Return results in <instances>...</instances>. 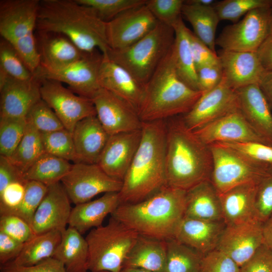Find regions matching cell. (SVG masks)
<instances>
[{
  "instance_id": "6da1fadb",
  "label": "cell",
  "mask_w": 272,
  "mask_h": 272,
  "mask_svg": "<svg viewBox=\"0 0 272 272\" xmlns=\"http://www.w3.org/2000/svg\"><path fill=\"white\" fill-rule=\"evenodd\" d=\"M165 122L167 185L187 191L211 180L213 159L210 146L187 127L182 116Z\"/></svg>"
},
{
  "instance_id": "7a4b0ae2",
  "label": "cell",
  "mask_w": 272,
  "mask_h": 272,
  "mask_svg": "<svg viewBox=\"0 0 272 272\" xmlns=\"http://www.w3.org/2000/svg\"><path fill=\"white\" fill-rule=\"evenodd\" d=\"M165 120L142 122V137L119 192L120 204L142 201L167 186Z\"/></svg>"
},
{
  "instance_id": "3957f363",
  "label": "cell",
  "mask_w": 272,
  "mask_h": 272,
  "mask_svg": "<svg viewBox=\"0 0 272 272\" xmlns=\"http://www.w3.org/2000/svg\"><path fill=\"white\" fill-rule=\"evenodd\" d=\"M36 31L62 34L85 52L109 49L106 22L77 0L40 1Z\"/></svg>"
},
{
  "instance_id": "277c9868",
  "label": "cell",
  "mask_w": 272,
  "mask_h": 272,
  "mask_svg": "<svg viewBox=\"0 0 272 272\" xmlns=\"http://www.w3.org/2000/svg\"><path fill=\"white\" fill-rule=\"evenodd\" d=\"M186 195L167 185L139 202L120 204L111 215L139 234L167 240L184 217Z\"/></svg>"
},
{
  "instance_id": "5b68a950",
  "label": "cell",
  "mask_w": 272,
  "mask_h": 272,
  "mask_svg": "<svg viewBox=\"0 0 272 272\" xmlns=\"http://www.w3.org/2000/svg\"><path fill=\"white\" fill-rule=\"evenodd\" d=\"M178 76L172 47L145 86L138 109L142 122L165 120L187 113L202 95Z\"/></svg>"
},
{
  "instance_id": "8992f818",
  "label": "cell",
  "mask_w": 272,
  "mask_h": 272,
  "mask_svg": "<svg viewBox=\"0 0 272 272\" xmlns=\"http://www.w3.org/2000/svg\"><path fill=\"white\" fill-rule=\"evenodd\" d=\"M39 0H1L0 35L17 50L34 74L40 66L35 31Z\"/></svg>"
},
{
  "instance_id": "52a82bcc",
  "label": "cell",
  "mask_w": 272,
  "mask_h": 272,
  "mask_svg": "<svg viewBox=\"0 0 272 272\" xmlns=\"http://www.w3.org/2000/svg\"><path fill=\"white\" fill-rule=\"evenodd\" d=\"M174 40L173 28L158 22L134 44L121 50L109 49L106 54L145 86L172 48Z\"/></svg>"
},
{
  "instance_id": "ba28073f",
  "label": "cell",
  "mask_w": 272,
  "mask_h": 272,
  "mask_svg": "<svg viewBox=\"0 0 272 272\" xmlns=\"http://www.w3.org/2000/svg\"><path fill=\"white\" fill-rule=\"evenodd\" d=\"M139 234L111 216L106 225L92 229L87 235L90 272H119Z\"/></svg>"
},
{
  "instance_id": "9c48e42d",
  "label": "cell",
  "mask_w": 272,
  "mask_h": 272,
  "mask_svg": "<svg viewBox=\"0 0 272 272\" xmlns=\"http://www.w3.org/2000/svg\"><path fill=\"white\" fill-rule=\"evenodd\" d=\"M209 146L213 159L211 181L219 194L240 184L259 183L270 164L249 160L220 144Z\"/></svg>"
},
{
  "instance_id": "30bf717a",
  "label": "cell",
  "mask_w": 272,
  "mask_h": 272,
  "mask_svg": "<svg viewBox=\"0 0 272 272\" xmlns=\"http://www.w3.org/2000/svg\"><path fill=\"white\" fill-rule=\"evenodd\" d=\"M272 7L251 11L244 18L225 27L216 44L227 51L256 52L269 35Z\"/></svg>"
},
{
  "instance_id": "8fae6325",
  "label": "cell",
  "mask_w": 272,
  "mask_h": 272,
  "mask_svg": "<svg viewBox=\"0 0 272 272\" xmlns=\"http://www.w3.org/2000/svg\"><path fill=\"white\" fill-rule=\"evenodd\" d=\"M75 205L90 201L99 194L119 192L122 181L106 174L97 164L75 163L60 181Z\"/></svg>"
},
{
  "instance_id": "7c38bea8",
  "label": "cell",
  "mask_w": 272,
  "mask_h": 272,
  "mask_svg": "<svg viewBox=\"0 0 272 272\" xmlns=\"http://www.w3.org/2000/svg\"><path fill=\"white\" fill-rule=\"evenodd\" d=\"M39 80L41 99L53 110L64 127L72 133L79 121L88 117L96 116L94 105L90 99L76 94L58 81Z\"/></svg>"
},
{
  "instance_id": "4fadbf2b",
  "label": "cell",
  "mask_w": 272,
  "mask_h": 272,
  "mask_svg": "<svg viewBox=\"0 0 272 272\" xmlns=\"http://www.w3.org/2000/svg\"><path fill=\"white\" fill-rule=\"evenodd\" d=\"M103 53L99 50L85 52L83 56L59 70L47 71L40 67L34 73L38 79H50L64 83L76 94L91 99L101 87L99 74Z\"/></svg>"
},
{
  "instance_id": "5bb4252c",
  "label": "cell",
  "mask_w": 272,
  "mask_h": 272,
  "mask_svg": "<svg viewBox=\"0 0 272 272\" xmlns=\"http://www.w3.org/2000/svg\"><path fill=\"white\" fill-rule=\"evenodd\" d=\"M238 109L236 90L223 77L213 89L202 94L192 108L182 115L187 127L194 131Z\"/></svg>"
},
{
  "instance_id": "9a60e30c",
  "label": "cell",
  "mask_w": 272,
  "mask_h": 272,
  "mask_svg": "<svg viewBox=\"0 0 272 272\" xmlns=\"http://www.w3.org/2000/svg\"><path fill=\"white\" fill-rule=\"evenodd\" d=\"M158 22L146 4L123 12L106 23L109 49L118 50L129 47L149 33Z\"/></svg>"
},
{
  "instance_id": "2e32d148",
  "label": "cell",
  "mask_w": 272,
  "mask_h": 272,
  "mask_svg": "<svg viewBox=\"0 0 272 272\" xmlns=\"http://www.w3.org/2000/svg\"><path fill=\"white\" fill-rule=\"evenodd\" d=\"M90 99L97 117L110 135L141 129L137 110L111 92L101 88Z\"/></svg>"
},
{
  "instance_id": "e0dca14e",
  "label": "cell",
  "mask_w": 272,
  "mask_h": 272,
  "mask_svg": "<svg viewBox=\"0 0 272 272\" xmlns=\"http://www.w3.org/2000/svg\"><path fill=\"white\" fill-rule=\"evenodd\" d=\"M262 225L263 223L257 219L226 225L217 249L241 267L263 244Z\"/></svg>"
},
{
  "instance_id": "ac0fdd59",
  "label": "cell",
  "mask_w": 272,
  "mask_h": 272,
  "mask_svg": "<svg viewBox=\"0 0 272 272\" xmlns=\"http://www.w3.org/2000/svg\"><path fill=\"white\" fill-rule=\"evenodd\" d=\"M71 202L60 182L48 186L32 221V228L35 234L63 232L69 225L72 210Z\"/></svg>"
},
{
  "instance_id": "d6986e66",
  "label": "cell",
  "mask_w": 272,
  "mask_h": 272,
  "mask_svg": "<svg viewBox=\"0 0 272 272\" xmlns=\"http://www.w3.org/2000/svg\"><path fill=\"white\" fill-rule=\"evenodd\" d=\"M205 144L255 142L269 145L250 125L239 109L193 131Z\"/></svg>"
},
{
  "instance_id": "ffe728a7",
  "label": "cell",
  "mask_w": 272,
  "mask_h": 272,
  "mask_svg": "<svg viewBox=\"0 0 272 272\" xmlns=\"http://www.w3.org/2000/svg\"><path fill=\"white\" fill-rule=\"evenodd\" d=\"M141 137L142 128L110 135L97 164L109 176L122 181Z\"/></svg>"
},
{
  "instance_id": "44dd1931",
  "label": "cell",
  "mask_w": 272,
  "mask_h": 272,
  "mask_svg": "<svg viewBox=\"0 0 272 272\" xmlns=\"http://www.w3.org/2000/svg\"><path fill=\"white\" fill-rule=\"evenodd\" d=\"M217 54L223 77L235 90L250 85H259L266 72L261 64L256 52L221 49Z\"/></svg>"
},
{
  "instance_id": "7402d4cb",
  "label": "cell",
  "mask_w": 272,
  "mask_h": 272,
  "mask_svg": "<svg viewBox=\"0 0 272 272\" xmlns=\"http://www.w3.org/2000/svg\"><path fill=\"white\" fill-rule=\"evenodd\" d=\"M0 117L26 118L40 99V81H22L8 78L0 85Z\"/></svg>"
},
{
  "instance_id": "603a6c76",
  "label": "cell",
  "mask_w": 272,
  "mask_h": 272,
  "mask_svg": "<svg viewBox=\"0 0 272 272\" xmlns=\"http://www.w3.org/2000/svg\"><path fill=\"white\" fill-rule=\"evenodd\" d=\"M238 109L252 128L272 146V112L258 84L236 90Z\"/></svg>"
},
{
  "instance_id": "cb8c5ba5",
  "label": "cell",
  "mask_w": 272,
  "mask_h": 272,
  "mask_svg": "<svg viewBox=\"0 0 272 272\" xmlns=\"http://www.w3.org/2000/svg\"><path fill=\"white\" fill-rule=\"evenodd\" d=\"M36 43L40 69L61 70L81 58L85 53L65 36L54 32L37 31Z\"/></svg>"
},
{
  "instance_id": "d4e9b609",
  "label": "cell",
  "mask_w": 272,
  "mask_h": 272,
  "mask_svg": "<svg viewBox=\"0 0 272 272\" xmlns=\"http://www.w3.org/2000/svg\"><path fill=\"white\" fill-rule=\"evenodd\" d=\"M99 82L101 88L123 99L138 112L144 96L145 85L125 69L111 60L106 53L103 54Z\"/></svg>"
},
{
  "instance_id": "484cf974",
  "label": "cell",
  "mask_w": 272,
  "mask_h": 272,
  "mask_svg": "<svg viewBox=\"0 0 272 272\" xmlns=\"http://www.w3.org/2000/svg\"><path fill=\"white\" fill-rule=\"evenodd\" d=\"M226 226L223 221H209L184 217L173 238L204 255L217 249Z\"/></svg>"
},
{
  "instance_id": "4316f807",
  "label": "cell",
  "mask_w": 272,
  "mask_h": 272,
  "mask_svg": "<svg viewBox=\"0 0 272 272\" xmlns=\"http://www.w3.org/2000/svg\"><path fill=\"white\" fill-rule=\"evenodd\" d=\"M258 184L244 183L219 194L226 225L239 224L256 219L255 202Z\"/></svg>"
},
{
  "instance_id": "83f0119b",
  "label": "cell",
  "mask_w": 272,
  "mask_h": 272,
  "mask_svg": "<svg viewBox=\"0 0 272 272\" xmlns=\"http://www.w3.org/2000/svg\"><path fill=\"white\" fill-rule=\"evenodd\" d=\"M77 163L97 164L110 135L96 116L79 121L72 133Z\"/></svg>"
},
{
  "instance_id": "f1b7e54d",
  "label": "cell",
  "mask_w": 272,
  "mask_h": 272,
  "mask_svg": "<svg viewBox=\"0 0 272 272\" xmlns=\"http://www.w3.org/2000/svg\"><path fill=\"white\" fill-rule=\"evenodd\" d=\"M120 204L119 192H112L95 200L76 205L72 208L69 225L83 235L102 226L106 217L111 215Z\"/></svg>"
},
{
  "instance_id": "f546056e",
  "label": "cell",
  "mask_w": 272,
  "mask_h": 272,
  "mask_svg": "<svg viewBox=\"0 0 272 272\" xmlns=\"http://www.w3.org/2000/svg\"><path fill=\"white\" fill-rule=\"evenodd\" d=\"M166 240L139 234L124 261L123 267H135L153 272H164Z\"/></svg>"
},
{
  "instance_id": "4dcf8cb0",
  "label": "cell",
  "mask_w": 272,
  "mask_h": 272,
  "mask_svg": "<svg viewBox=\"0 0 272 272\" xmlns=\"http://www.w3.org/2000/svg\"><path fill=\"white\" fill-rule=\"evenodd\" d=\"M184 217L209 221H223L219 194L211 180L186 191Z\"/></svg>"
},
{
  "instance_id": "1f68e13d",
  "label": "cell",
  "mask_w": 272,
  "mask_h": 272,
  "mask_svg": "<svg viewBox=\"0 0 272 272\" xmlns=\"http://www.w3.org/2000/svg\"><path fill=\"white\" fill-rule=\"evenodd\" d=\"M88 246L85 238L69 226L62 232L53 258L61 262L66 272H88Z\"/></svg>"
},
{
  "instance_id": "d6a6232c",
  "label": "cell",
  "mask_w": 272,
  "mask_h": 272,
  "mask_svg": "<svg viewBox=\"0 0 272 272\" xmlns=\"http://www.w3.org/2000/svg\"><path fill=\"white\" fill-rule=\"evenodd\" d=\"M173 28L175 32V40L172 46V53L176 73L187 86L198 91L196 70L190 45V30L185 26L182 18Z\"/></svg>"
},
{
  "instance_id": "836d02e7",
  "label": "cell",
  "mask_w": 272,
  "mask_h": 272,
  "mask_svg": "<svg viewBox=\"0 0 272 272\" xmlns=\"http://www.w3.org/2000/svg\"><path fill=\"white\" fill-rule=\"evenodd\" d=\"M182 15L193 29L194 34L216 52V32L219 17L214 6H203L184 1Z\"/></svg>"
},
{
  "instance_id": "e575fe53",
  "label": "cell",
  "mask_w": 272,
  "mask_h": 272,
  "mask_svg": "<svg viewBox=\"0 0 272 272\" xmlns=\"http://www.w3.org/2000/svg\"><path fill=\"white\" fill-rule=\"evenodd\" d=\"M62 232L50 231L36 234L24 243L19 255L12 261L16 265L29 266L52 257L61 239Z\"/></svg>"
},
{
  "instance_id": "d590c367",
  "label": "cell",
  "mask_w": 272,
  "mask_h": 272,
  "mask_svg": "<svg viewBox=\"0 0 272 272\" xmlns=\"http://www.w3.org/2000/svg\"><path fill=\"white\" fill-rule=\"evenodd\" d=\"M69 161L45 153L24 174L27 181H35L46 186L60 182L71 170Z\"/></svg>"
},
{
  "instance_id": "8d00e7d4",
  "label": "cell",
  "mask_w": 272,
  "mask_h": 272,
  "mask_svg": "<svg viewBox=\"0 0 272 272\" xmlns=\"http://www.w3.org/2000/svg\"><path fill=\"white\" fill-rule=\"evenodd\" d=\"M45 153L41 133L27 121L21 141L12 155L8 158L24 175Z\"/></svg>"
},
{
  "instance_id": "74e56055",
  "label": "cell",
  "mask_w": 272,
  "mask_h": 272,
  "mask_svg": "<svg viewBox=\"0 0 272 272\" xmlns=\"http://www.w3.org/2000/svg\"><path fill=\"white\" fill-rule=\"evenodd\" d=\"M164 272H199L203 255L174 238L166 240Z\"/></svg>"
},
{
  "instance_id": "f35d334b",
  "label": "cell",
  "mask_w": 272,
  "mask_h": 272,
  "mask_svg": "<svg viewBox=\"0 0 272 272\" xmlns=\"http://www.w3.org/2000/svg\"><path fill=\"white\" fill-rule=\"evenodd\" d=\"M10 78L27 81L35 78L34 74L18 53L15 48L3 38L0 41V79Z\"/></svg>"
},
{
  "instance_id": "ab89813d",
  "label": "cell",
  "mask_w": 272,
  "mask_h": 272,
  "mask_svg": "<svg viewBox=\"0 0 272 272\" xmlns=\"http://www.w3.org/2000/svg\"><path fill=\"white\" fill-rule=\"evenodd\" d=\"M46 153L67 161L78 162L72 133L63 128L50 132L41 133Z\"/></svg>"
},
{
  "instance_id": "60d3db41",
  "label": "cell",
  "mask_w": 272,
  "mask_h": 272,
  "mask_svg": "<svg viewBox=\"0 0 272 272\" xmlns=\"http://www.w3.org/2000/svg\"><path fill=\"white\" fill-rule=\"evenodd\" d=\"M27 125L26 118L0 117V154L9 158L21 141Z\"/></svg>"
},
{
  "instance_id": "b9f144b4",
  "label": "cell",
  "mask_w": 272,
  "mask_h": 272,
  "mask_svg": "<svg viewBox=\"0 0 272 272\" xmlns=\"http://www.w3.org/2000/svg\"><path fill=\"white\" fill-rule=\"evenodd\" d=\"M214 7L220 21L235 23L252 10L272 7V0H223L216 2Z\"/></svg>"
},
{
  "instance_id": "7bdbcfd3",
  "label": "cell",
  "mask_w": 272,
  "mask_h": 272,
  "mask_svg": "<svg viewBox=\"0 0 272 272\" xmlns=\"http://www.w3.org/2000/svg\"><path fill=\"white\" fill-rule=\"evenodd\" d=\"M47 188V186L40 182L28 181L25 194L21 203L16 209L5 214L18 216L32 227L34 215L45 195Z\"/></svg>"
},
{
  "instance_id": "ee69618b",
  "label": "cell",
  "mask_w": 272,
  "mask_h": 272,
  "mask_svg": "<svg viewBox=\"0 0 272 272\" xmlns=\"http://www.w3.org/2000/svg\"><path fill=\"white\" fill-rule=\"evenodd\" d=\"M91 8L102 21L108 22L131 8L145 4L147 0H77Z\"/></svg>"
},
{
  "instance_id": "f6af8a7d",
  "label": "cell",
  "mask_w": 272,
  "mask_h": 272,
  "mask_svg": "<svg viewBox=\"0 0 272 272\" xmlns=\"http://www.w3.org/2000/svg\"><path fill=\"white\" fill-rule=\"evenodd\" d=\"M26 120L40 133L65 128L53 110L42 99L32 107Z\"/></svg>"
},
{
  "instance_id": "bcb514c9",
  "label": "cell",
  "mask_w": 272,
  "mask_h": 272,
  "mask_svg": "<svg viewBox=\"0 0 272 272\" xmlns=\"http://www.w3.org/2000/svg\"><path fill=\"white\" fill-rule=\"evenodd\" d=\"M183 0H147L146 5L156 20L172 28L182 18Z\"/></svg>"
},
{
  "instance_id": "7dc6e473",
  "label": "cell",
  "mask_w": 272,
  "mask_h": 272,
  "mask_svg": "<svg viewBox=\"0 0 272 272\" xmlns=\"http://www.w3.org/2000/svg\"><path fill=\"white\" fill-rule=\"evenodd\" d=\"M256 218L263 223L272 214V163L257 185Z\"/></svg>"
},
{
  "instance_id": "c3c4849f",
  "label": "cell",
  "mask_w": 272,
  "mask_h": 272,
  "mask_svg": "<svg viewBox=\"0 0 272 272\" xmlns=\"http://www.w3.org/2000/svg\"><path fill=\"white\" fill-rule=\"evenodd\" d=\"M239 153L249 160L264 163H272V146L255 142L218 143Z\"/></svg>"
},
{
  "instance_id": "681fc988",
  "label": "cell",
  "mask_w": 272,
  "mask_h": 272,
  "mask_svg": "<svg viewBox=\"0 0 272 272\" xmlns=\"http://www.w3.org/2000/svg\"><path fill=\"white\" fill-rule=\"evenodd\" d=\"M0 232L23 243L36 235L30 225L13 214L0 215Z\"/></svg>"
},
{
  "instance_id": "f907efd6",
  "label": "cell",
  "mask_w": 272,
  "mask_h": 272,
  "mask_svg": "<svg viewBox=\"0 0 272 272\" xmlns=\"http://www.w3.org/2000/svg\"><path fill=\"white\" fill-rule=\"evenodd\" d=\"M199 272H240V267L227 255L216 249L203 255Z\"/></svg>"
},
{
  "instance_id": "816d5d0a",
  "label": "cell",
  "mask_w": 272,
  "mask_h": 272,
  "mask_svg": "<svg viewBox=\"0 0 272 272\" xmlns=\"http://www.w3.org/2000/svg\"><path fill=\"white\" fill-rule=\"evenodd\" d=\"M28 181H17L9 184L0 192V215L7 214L21 203Z\"/></svg>"
},
{
  "instance_id": "f5cc1de1",
  "label": "cell",
  "mask_w": 272,
  "mask_h": 272,
  "mask_svg": "<svg viewBox=\"0 0 272 272\" xmlns=\"http://www.w3.org/2000/svg\"><path fill=\"white\" fill-rule=\"evenodd\" d=\"M198 91L205 93L215 88L223 77L220 61L207 64L196 69Z\"/></svg>"
},
{
  "instance_id": "db71d44e",
  "label": "cell",
  "mask_w": 272,
  "mask_h": 272,
  "mask_svg": "<svg viewBox=\"0 0 272 272\" xmlns=\"http://www.w3.org/2000/svg\"><path fill=\"white\" fill-rule=\"evenodd\" d=\"M189 41L196 70L202 66L219 61L217 53L210 49L190 30Z\"/></svg>"
},
{
  "instance_id": "11a10c76",
  "label": "cell",
  "mask_w": 272,
  "mask_h": 272,
  "mask_svg": "<svg viewBox=\"0 0 272 272\" xmlns=\"http://www.w3.org/2000/svg\"><path fill=\"white\" fill-rule=\"evenodd\" d=\"M1 272H66L63 264L58 260L50 257L32 266L16 265L12 261L1 267Z\"/></svg>"
},
{
  "instance_id": "9f6ffc18",
  "label": "cell",
  "mask_w": 272,
  "mask_h": 272,
  "mask_svg": "<svg viewBox=\"0 0 272 272\" xmlns=\"http://www.w3.org/2000/svg\"><path fill=\"white\" fill-rule=\"evenodd\" d=\"M240 272H272V251L263 244L240 267Z\"/></svg>"
},
{
  "instance_id": "6f0895ef",
  "label": "cell",
  "mask_w": 272,
  "mask_h": 272,
  "mask_svg": "<svg viewBox=\"0 0 272 272\" xmlns=\"http://www.w3.org/2000/svg\"><path fill=\"white\" fill-rule=\"evenodd\" d=\"M24 244L0 232V262L4 265L14 260L21 252Z\"/></svg>"
},
{
  "instance_id": "680465c9",
  "label": "cell",
  "mask_w": 272,
  "mask_h": 272,
  "mask_svg": "<svg viewBox=\"0 0 272 272\" xmlns=\"http://www.w3.org/2000/svg\"><path fill=\"white\" fill-rule=\"evenodd\" d=\"M26 180L23 174L16 168L9 159L0 156V192L9 184L17 181Z\"/></svg>"
},
{
  "instance_id": "91938a15",
  "label": "cell",
  "mask_w": 272,
  "mask_h": 272,
  "mask_svg": "<svg viewBox=\"0 0 272 272\" xmlns=\"http://www.w3.org/2000/svg\"><path fill=\"white\" fill-rule=\"evenodd\" d=\"M263 69L272 72V35H269L256 51Z\"/></svg>"
},
{
  "instance_id": "94428289",
  "label": "cell",
  "mask_w": 272,
  "mask_h": 272,
  "mask_svg": "<svg viewBox=\"0 0 272 272\" xmlns=\"http://www.w3.org/2000/svg\"><path fill=\"white\" fill-rule=\"evenodd\" d=\"M272 112V72H266L259 84Z\"/></svg>"
},
{
  "instance_id": "6125c7cd",
  "label": "cell",
  "mask_w": 272,
  "mask_h": 272,
  "mask_svg": "<svg viewBox=\"0 0 272 272\" xmlns=\"http://www.w3.org/2000/svg\"><path fill=\"white\" fill-rule=\"evenodd\" d=\"M263 244L272 251V214L263 223Z\"/></svg>"
},
{
  "instance_id": "be15d7a7",
  "label": "cell",
  "mask_w": 272,
  "mask_h": 272,
  "mask_svg": "<svg viewBox=\"0 0 272 272\" xmlns=\"http://www.w3.org/2000/svg\"><path fill=\"white\" fill-rule=\"evenodd\" d=\"M189 2L203 6H214L217 1L214 0H188Z\"/></svg>"
},
{
  "instance_id": "e7e4bbea",
  "label": "cell",
  "mask_w": 272,
  "mask_h": 272,
  "mask_svg": "<svg viewBox=\"0 0 272 272\" xmlns=\"http://www.w3.org/2000/svg\"><path fill=\"white\" fill-rule=\"evenodd\" d=\"M119 272H153L146 269L135 267H123Z\"/></svg>"
},
{
  "instance_id": "03108f58",
  "label": "cell",
  "mask_w": 272,
  "mask_h": 272,
  "mask_svg": "<svg viewBox=\"0 0 272 272\" xmlns=\"http://www.w3.org/2000/svg\"><path fill=\"white\" fill-rule=\"evenodd\" d=\"M269 34L272 35V8L269 21Z\"/></svg>"
},
{
  "instance_id": "003e7915",
  "label": "cell",
  "mask_w": 272,
  "mask_h": 272,
  "mask_svg": "<svg viewBox=\"0 0 272 272\" xmlns=\"http://www.w3.org/2000/svg\"><path fill=\"white\" fill-rule=\"evenodd\" d=\"M99 272H109V271H99Z\"/></svg>"
}]
</instances>
